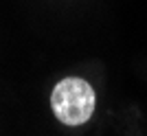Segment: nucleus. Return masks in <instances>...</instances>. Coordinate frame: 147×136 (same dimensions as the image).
Listing matches in <instances>:
<instances>
[{
  "label": "nucleus",
  "mask_w": 147,
  "mask_h": 136,
  "mask_svg": "<svg viewBox=\"0 0 147 136\" xmlns=\"http://www.w3.org/2000/svg\"><path fill=\"white\" fill-rule=\"evenodd\" d=\"M97 94L94 88L81 77H66L61 79L51 94V108L57 121L68 127L88 123L94 114Z\"/></svg>",
  "instance_id": "f257e3e1"
}]
</instances>
